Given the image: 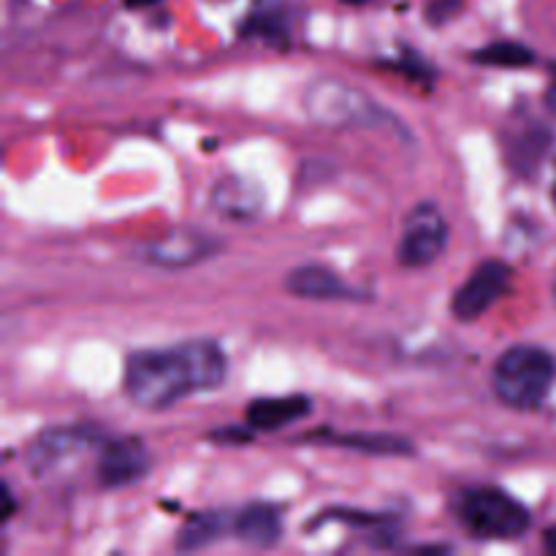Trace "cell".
<instances>
[{
  "label": "cell",
  "mask_w": 556,
  "mask_h": 556,
  "mask_svg": "<svg viewBox=\"0 0 556 556\" xmlns=\"http://www.w3.org/2000/svg\"><path fill=\"white\" fill-rule=\"evenodd\" d=\"M228 372L226 353L212 340L136 351L125 362V394L144 410H163L193 394L215 391Z\"/></svg>",
  "instance_id": "cell-1"
},
{
  "label": "cell",
  "mask_w": 556,
  "mask_h": 556,
  "mask_svg": "<svg viewBox=\"0 0 556 556\" xmlns=\"http://www.w3.org/2000/svg\"><path fill=\"white\" fill-rule=\"evenodd\" d=\"M556 362L535 345H514L494 364V394L514 410H535L552 391Z\"/></svg>",
  "instance_id": "cell-2"
},
{
  "label": "cell",
  "mask_w": 556,
  "mask_h": 556,
  "mask_svg": "<svg viewBox=\"0 0 556 556\" xmlns=\"http://www.w3.org/2000/svg\"><path fill=\"white\" fill-rule=\"evenodd\" d=\"M459 519L476 538L510 541L530 530V510L500 489H472L459 500Z\"/></svg>",
  "instance_id": "cell-3"
},
{
  "label": "cell",
  "mask_w": 556,
  "mask_h": 556,
  "mask_svg": "<svg viewBox=\"0 0 556 556\" xmlns=\"http://www.w3.org/2000/svg\"><path fill=\"white\" fill-rule=\"evenodd\" d=\"M448 242V223L434 204H418L407 215L400 239V264L410 269L434 264Z\"/></svg>",
  "instance_id": "cell-4"
},
{
  "label": "cell",
  "mask_w": 556,
  "mask_h": 556,
  "mask_svg": "<svg viewBox=\"0 0 556 556\" xmlns=\"http://www.w3.org/2000/svg\"><path fill=\"white\" fill-rule=\"evenodd\" d=\"M510 266L505 261H483L470 277H467L465 286L454 293V302H451V313L459 320H476L492 307L497 299H503L510 288Z\"/></svg>",
  "instance_id": "cell-5"
},
{
  "label": "cell",
  "mask_w": 556,
  "mask_h": 556,
  "mask_svg": "<svg viewBox=\"0 0 556 556\" xmlns=\"http://www.w3.org/2000/svg\"><path fill=\"white\" fill-rule=\"evenodd\" d=\"M147 470H150V454L141 440H112L103 445L101 459H98V483L103 489H123L141 481Z\"/></svg>",
  "instance_id": "cell-6"
},
{
  "label": "cell",
  "mask_w": 556,
  "mask_h": 556,
  "mask_svg": "<svg viewBox=\"0 0 556 556\" xmlns=\"http://www.w3.org/2000/svg\"><path fill=\"white\" fill-rule=\"evenodd\" d=\"M92 440H96V432H90V429H54V432L41 434L30 445V451H27V465H30V470L36 476H47L54 467L68 462L71 456L90 448Z\"/></svg>",
  "instance_id": "cell-7"
},
{
  "label": "cell",
  "mask_w": 556,
  "mask_h": 556,
  "mask_svg": "<svg viewBox=\"0 0 556 556\" xmlns=\"http://www.w3.org/2000/svg\"><path fill=\"white\" fill-rule=\"evenodd\" d=\"M353 96H356V90H351V87H340V85H331V81H324V85L309 90L307 106L309 112H313V117L320 119L324 125L353 123V119L367 117V109L372 106L364 96H358L356 101H351Z\"/></svg>",
  "instance_id": "cell-8"
},
{
  "label": "cell",
  "mask_w": 556,
  "mask_h": 556,
  "mask_svg": "<svg viewBox=\"0 0 556 556\" xmlns=\"http://www.w3.org/2000/svg\"><path fill=\"white\" fill-rule=\"evenodd\" d=\"M215 250V242L210 237L199 231H174L166 233L157 242H150L141 255H144L150 264L168 266V269H179V266H190L195 261H201L204 255H210Z\"/></svg>",
  "instance_id": "cell-9"
},
{
  "label": "cell",
  "mask_w": 556,
  "mask_h": 556,
  "mask_svg": "<svg viewBox=\"0 0 556 556\" xmlns=\"http://www.w3.org/2000/svg\"><path fill=\"white\" fill-rule=\"evenodd\" d=\"M286 288L293 296L302 299H318V302H334V299H362L356 288L342 282L326 266H299L288 275Z\"/></svg>",
  "instance_id": "cell-10"
},
{
  "label": "cell",
  "mask_w": 556,
  "mask_h": 556,
  "mask_svg": "<svg viewBox=\"0 0 556 556\" xmlns=\"http://www.w3.org/2000/svg\"><path fill=\"white\" fill-rule=\"evenodd\" d=\"M313 405L307 396H266V400L250 402L248 427L255 432H277L299 418L309 416Z\"/></svg>",
  "instance_id": "cell-11"
},
{
  "label": "cell",
  "mask_w": 556,
  "mask_h": 556,
  "mask_svg": "<svg viewBox=\"0 0 556 556\" xmlns=\"http://www.w3.org/2000/svg\"><path fill=\"white\" fill-rule=\"evenodd\" d=\"M282 521L271 505H248L237 519V538L253 548H269L280 541Z\"/></svg>",
  "instance_id": "cell-12"
},
{
  "label": "cell",
  "mask_w": 556,
  "mask_h": 556,
  "mask_svg": "<svg viewBox=\"0 0 556 556\" xmlns=\"http://www.w3.org/2000/svg\"><path fill=\"white\" fill-rule=\"evenodd\" d=\"M212 204L223 212L226 217L233 220H248L261 212V195L255 190V185H250L248 179H223L220 185H215V193H212Z\"/></svg>",
  "instance_id": "cell-13"
},
{
  "label": "cell",
  "mask_w": 556,
  "mask_h": 556,
  "mask_svg": "<svg viewBox=\"0 0 556 556\" xmlns=\"http://www.w3.org/2000/svg\"><path fill=\"white\" fill-rule=\"evenodd\" d=\"M337 443L345 448L358 451V454H372V456H410L413 443L396 434H345L337 438Z\"/></svg>",
  "instance_id": "cell-14"
},
{
  "label": "cell",
  "mask_w": 556,
  "mask_h": 556,
  "mask_svg": "<svg viewBox=\"0 0 556 556\" xmlns=\"http://www.w3.org/2000/svg\"><path fill=\"white\" fill-rule=\"evenodd\" d=\"M226 530V519L220 514H195L188 525L179 532V548L188 552V548H204L210 546L212 541L223 535Z\"/></svg>",
  "instance_id": "cell-15"
},
{
  "label": "cell",
  "mask_w": 556,
  "mask_h": 556,
  "mask_svg": "<svg viewBox=\"0 0 556 556\" xmlns=\"http://www.w3.org/2000/svg\"><path fill=\"white\" fill-rule=\"evenodd\" d=\"M532 60H535V54L514 41L489 43V47L478 49L476 52V63L497 65V68H521V65H530Z\"/></svg>",
  "instance_id": "cell-16"
},
{
  "label": "cell",
  "mask_w": 556,
  "mask_h": 556,
  "mask_svg": "<svg viewBox=\"0 0 556 556\" xmlns=\"http://www.w3.org/2000/svg\"><path fill=\"white\" fill-rule=\"evenodd\" d=\"M543 543H546V552L556 556V527L546 532V538H543Z\"/></svg>",
  "instance_id": "cell-17"
},
{
  "label": "cell",
  "mask_w": 556,
  "mask_h": 556,
  "mask_svg": "<svg viewBox=\"0 0 556 556\" xmlns=\"http://www.w3.org/2000/svg\"><path fill=\"white\" fill-rule=\"evenodd\" d=\"M152 3H157V0H125V5H128V9H147V5H152Z\"/></svg>",
  "instance_id": "cell-18"
},
{
  "label": "cell",
  "mask_w": 556,
  "mask_h": 556,
  "mask_svg": "<svg viewBox=\"0 0 556 556\" xmlns=\"http://www.w3.org/2000/svg\"><path fill=\"white\" fill-rule=\"evenodd\" d=\"M548 106H552L556 112V79H554V85L548 87Z\"/></svg>",
  "instance_id": "cell-19"
},
{
  "label": "cell",
  "mask_w": 556,
  "mask_h": 556,
  "mask_svg": "<svg viewBox=\"0 0 556 556\" xmlns=\"http://www.w3.org/2000/svg\"><path fill=\"white\" fill-rule=\"evenodd\" d=\"M345 3H353V5H362V3H367V0H345Z\"/></svg>",
  "instance_id": "cell-20"
},
{
  "label": "cell",
  "mask_w": 556,
  "mask_h": 556,
  "mask_svg": "<svg viewBox=\"0 0 556 556\" xmlns=\"http://www.w3.org/2000/svg\"><path fill=\"white\" fill-rule=\"evenodd\" d=\"M554 204H556V185H554Z\"/></svg>",
  "instance_id": "cell-21"
},
{
  "label": "cell",
  "mask_w": 556,
  "mask_h": 556,
  "mask_svg": "<svg viewBox=\"0 0 556 556\" xmlns=\"http://www.w3.org/2000/svg\"><path fill=\"white\" fill-rule=\"evenodd\" d=\"M554 296H556V277H554Z\"/></svg>",
  "instance_id": "cell-22"
}]
</instances>
